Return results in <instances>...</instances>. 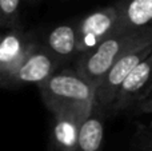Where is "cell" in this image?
I'll return each instance as SVG.
<instances>
[{"mask_svg":"<svg viewBox=\"0 0 152 151\" xmlns=\"http://www.w3.org/2000/svg\"><path fill=\"white\" fill-rule=\"evenodd\" d=\"M152 44V26L140 29H120L105 37L95 50L79 56L75 71L96 88L105 72L127 52Z\"/></svg>","mask_w":152,"mask_h":151,"instance_id":"cell-1","label":"cell"},{"mask_svg":"<svg viewBox=\"0 0 152 151\" xmlns=\"http://www.w3.org/2000/svg\"><path fill=\"white\" fill-rule=\"evenodd\" d=\"M37 88L52 114H74L86 119L95 106V90L75 70L55 72Z\"/></svg>","mask_w":152,"mask_h":151,"instance_id":"cell-2","label":"cell"},{"mask_svg":"<svg viewBox=\"0 0 152 151\" xmlns=\"http://www.w3.org/2000/svg\"><path fill=\"white\" fill-rule=\"evenodd\" d=\"M118 23V5L103 7L88 13L75 26L76 55H86L113 34Z\"/></svg>","mask_w":152,"mask_h":151,"instance_id":"cell-3","label":"cell"},{"mask_svg":"<svg viewBox=\"0 0 152 151\" xmlns=\"http://www.w3.org/2000/svg\"><path fill=\"white\" fill-rule=\"evenodd\" d=\"M59 64L60 62L47 48L35 44L28 55L23 59V62L10 75L0 79V84L18 86L26 83L39 84L55 74Z\"/></svg>","mask_w":152,"mask_h":151,"instance_id":"cell-4","label":"cell"},{"mask_svg":"<svg viewBox=\"0 0 152 151\" xmlns=\"http://www.w3.org/2000/svg\"><path fill=\"white\" fill-rule=\"evenodd\" d=\"M152 52V44L143 48H136L126 55H123L119 60L112 64L110 70L105 72L103 79L95 88V103L102 108H108L112 104L119 87L124 82L129 72Z\"/></svg>","mask_w":152,"mask_h":151,"instance_id":"cell-5","label":"cell"},{"mask_svg":"<svg viewBox=\"0 0 152 151\" xmlns=\"http://www.w3.org/2000/svg\"><path fill=\"white\" fill-rule=\"evenodd\" d=\"M152 83V52L143 59L124 79L119 87L116 96L110 108L113 112H120L129 107L134 102L144 98L148 84ZM152 88V86H151Z\"/></svg>","mask_w":152,"mask_h":151,"instance_id":"cell-6","label":"cell"},{"mask_svg":"<svg viewBox=\"0 0 152 151\" xmlns=\"http://www.w3.org/2000/svg\"><path fill=\"white\" fill-rule=\"evenodd\" d=\"M36 43L28 42L19 31H11L0 37V79L10 75Z\"/></svg>","mask_w":152,"mask_h":151,"instance_id":"cell-7","label":"cell"},{"mask_svg":"<svg viewBox=\"0 0 152 151\" xmlns=\"http://www.w3.org/2000/svg\"><path fill=\"white\" fill-rule=\"evenodd\" d=\"M83 120L74 114H53L48 151H76L79 127Z\"/></svg>","mask_w":152,"mask_h":151,"instance_id":"cell-8","label":"cell"},{"mask_svg":"<svg viewBox=\"0 0 152 151\" xmlns=\"http://www.w3.org/2000/svg\"><path fill=\"white\" fill-rule=\"evenodd\" d=\"M118 5L115 31L140 29L152 26V0H123Z\"/></svg>","mask_w":152,"mask_h":151,"instance_id":"cell-9","label":"cell"},{"mask_svg":"<svg viewBox=\"0 0 152 151\" xmlns=\"http://www.w3.org/2000/svg\"><path fill=\"white\" fill-rule=\"evenodd\" d=\"M102 110L95 103L91 114L81 122L76 151H102L104 141V115Z\"/></svg>","mask_w":152,"mask_h":151,"instance_id":"cell-10","label":"cell"},{"mask_svg":"<svg viewBox=\"0 0 152 151\" xmlns=\"http://www.w3.org/2000/svg\"><path fill=\"white\" fill-rule=\"evenodd\" d=\"M45 48L59 62L69 60L76 55V29L72 24H60L51 29Z\"/></svg>","mask_w":152,"mask_h":151,"instance_id":"cell-11","label":"cell"},{"mask_svg":"<svg viewBox=\"0 0 152 151\" xmlns=\"http://www.w3.org/2000/svg\"><path fill=\"white\" fill-rule=\"evenodd\" d=\"M21 0H0V23L12 27L18 23Z\"/></svg>","mask_w":152,"mask_h":151,"instance_id":"cell-12","label":"cell"},{"mask_svg":"<svg viewBox=\"0 0 152 151\" xmlns=\"http://www.w3.org/2000/svg\"><path fill=\"white\" fill-rule=\"evenodd\" d=\"M150 106H152V94H151L150 96H148L147 99H145L144 102H143L142 104H140L139 110H143V108H145V107H150Z\"/></svg>","mask_w":152,"mask_h":151,"instance_id":"cell-13","label":"cell"},{"mask_svg":"<svg viewBox=\"0 0 152 151\" xmlns=\"http://www.w3.org/2000/svg\"><path fill=\"white\" fill-rule=\"evenodd\" d=\"M145 149H147V151H152V135L147 138V142H145Z\"/></svg>","mask_w":152,"mask_h":151,"instance_id":"cell-14","label":"cell"},{"mask_svg":"<svg viewBox=\"0 0 152 151\" xmlns=\"http://www.w3.org/2000/svg\"><path fill=\"white\" fill-rule=\"evenodd\" d=\"M140 111H143V112H150V114H152V106H150V107H145V108L140 110ZM151 128H152V120H151Z\"/></svg>","mask_w":152,"mask_h":151,"instance_id":"cell-15","label":"cell"},{"mask_svg":"<svg viewBox=\"0 0 152 151\" xmlns=\"http://www.w3.org/2000/svg\"><path fill=\"white\" fill-rule=\"evenodd\" d=\"M26 1H28V3H35V1H39V0H26Z\"/></svg>","mask_w":152,"mask_h":151,"instance_id":"cell-16","label":"cell"},{"mask_svg":"<svg viewBox=\"0 0 152 151\" xmlns=\"http://www.w3.org/2000/svg\"><path fill=\"white\" fill-rule=\"evenodd\" d=\"M0 37H1V36H0Z\"/></svg>","mask_w":152,"mask_h":151,"instance_id":"cell-17","label":"cell"}]
</instances>
